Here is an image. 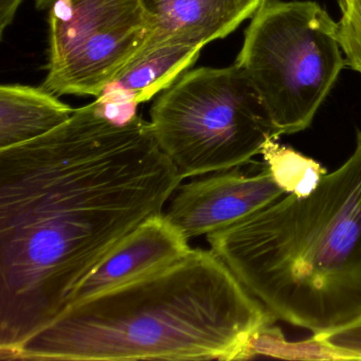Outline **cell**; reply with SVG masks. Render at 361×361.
I'll use <instances>...</instances> for the list:
<instances>
[{
    "instance_id": "1",
    "label": "cell",
    "mask_w": 361,
    "mask_h": 361,
    "mask_svg": "<svg viewBox=\"0 0 361 361\" xmlns=\"http://www.w3.org/2000/svg\"><path fill=\"white\" fill-rule=\"evenodd\" d=\"M137 107L105 90L48 134L0 149L3 360L181 185Z\"/></svg>"
},
{
    "instance_id": "2",
    "label": "cell",
    "mask_w": 361,
    "mask_h": 361,
    "mask_svg": "<svg viewBox=\"0 0 361 361\" xmlns=\"http://www.w3.org/2000/svg\"><path fill=\"white\" fill-rule=\"evenodd\" d=\"M274 317L213 252L65 306L6 360H247Z\"/></svg>"
},
{
    "instance_id": "3",
    "label": "cell",
    "mask_w": 361,
    "mask_h": 361,
    "mask_svg": "<svg viewBox=\"0 0 361 361\" xmlns=\"http://www.w3.org/2000/svg\"><path fill=\"white\" fill-rule=\"evenodd\" d=\"M207 240L276 320L314 336L360 322V130L310 195L285 194Z\"/></svg>"
},
{
    "instance_id": "4",
    "label": "cell",
    "mask_w": 361,
    "mask_h": 361,
    "mask_svg": "<svg viewBox=\"0 0 361 361\" xmlns=\"http://www.w3.org/2000/svg\"><path fill=\"white\" fill-rule=\"evenodd\" d=\"M234 64L279 137L303 132L346 66L339 25L316 1L269 0L252 16Z\"/></svg>"
},
{
    "instance_id": "5",
    "label": "cell",
    "mask_w": 361,
    "mask_h": 361,
    "mask_svg": "<svg viewBox=\"0 0 361 361\" xmlns=\"http://www.w3.org/2000/svg\"><path fill=\"white\" fill-rule=\"evenodd\" d=\"M149 115L158 145L183 179L240 168L280 138L235 64L187 71L160 94Z\"/></svg>"
},
{
    "instance_id": "6",
    "label": "cell",
    "mask_w": 361,
    "mask_h": 361,
    "mask_svg": "<svg viewBox=\"0 0 361 361\" xmlns=\"http://www.w3.org/2000/svg\"><path fill=\"white\" fill-rule=\"evenodd\" d=\"M52 94L98 98L139 58L154 25L141 0H56L49 11Z\"/></svg>"
},
{
    "instance_id": "7",
    "label": "cell",
    "mask_w": 361,
    "mask_h": 361,
    "mask_svg": "<svg viewBox=\"0 0 361 361\" xmlns=\"http://www.w3.org/2000/svg\"><path fill=\"white\" fill-rule=\"evenodd\" d=\"M283 195L266 164L255 173L235 168L179 185L166 214L191 240L228 227Z\"/></svg>"
},
{
    "instance_id": "8",
    "label": "cell",
    "mask_w": 361,
    "mask_h": 361,
    "mask_svg": "<svg viewBox=\"0 0 361 361\" xmlns=\"http://www.w3.org/2000/svg\"><path fill=\"white\" fill-rule=\"evenodd\" d=\"M191 249L189 238L166 213L154 215L122 238L77 283L66 305L166 267Z\"/></svg>"
},
{
    "instance_id": "9",
    "label": "cell",
    "mask_w": 361,
    "mask_h": 361,
    "mask_svg": "<svg viewBox=\"0 0 361 361\" xmlns=\"http://www.w3.org/2000/svg\"><path fill=\"white\" fill-rule=\"evenodd\" d=\"M141 1L155 31L139 58L164 44L183 42L204 47L225 39L245 20L252 18L262 5V0Z\"/></svg>"
},
{
    "instance_id": "10",
    "label": "cell",
    "mask_w": 361,
    "mask_h": 361,
    "mask_svg": "<svg viewBox=\"0 0 361 361\" xmlns=\"http://www.w3.org/2000/svg\"><path fill=\"white\" fill-rule=\"evenodd\" d=\"M71 105L41 87L9 84L0 87V149L44 136L75 113Z\"/></svg>"
},
{
    "instance_id": "11",
    "label": "cell",
    "mask_w": 361,
    "mask_h": 361,
    "mask_svg": "<svg viewBox=\"0 0 361 361\" xmlns=\"http://www.w3.org/2000/svg\"><path fill=\"white\" fill-rule=\"evenodd\" d=\"M202 49L204 46L183 42L154 48L135 61L106 90L120 92L138 105L147 102L187 73Z\"/></svg>"
},
{
    "instance_id": "12",
    "label": "cell",
    "mask_w": 361,
    "mask_h": 361,
    "mask_svg": "<svg viewBox=\"0 0 361 361\" xmlns=\"http://www.w3.org/2000/svg\"><path fill=\"white\" fill-rule=\"evenodd\" d=\"M264 161L285 194L304 197L318 187L327 170L318 161L271 139L262 151Z\"/></svg>"
},
{
    "instance_id": "13",
    "label": "cell",
    "mask_w": 361,
    "mask_h": 361,
    "mask_svg": "<svg viewBox=\"0 0 361 361\" xmlns=\"http://www.w3.org/2000/svg\"><path fill=\"white\" fill-rule=\"evenodd\" d=\"M274 357L289 360H354L343 350L329 345L314 336L302 341L286 340L280 327L272 323L259 329L251 339L248 359Z\"/></svg>"
},
{
    "instance_id": "14",
    "label": "cell",
    "mask_w": 361,
    "mask_h": 361,
    "mask_svg": "<svg viewBox=\"0 0 361 361\" xmlns=\"http://www.w3.org/2000/svg\"><path fill=\"white\" fill-rule=\"evenodd\" d=\"M339 41L346 66L361 75V0H339Z\"/></svg>"
},
{
    "instance_id": "15",
    "label": "cell",
    "mask_w": 361,
    "mask_h": 361,
    "mask_svg": "<svg viewBox=\"0 0 361 361\" xmlns=\"http://www.w3.org/2000/svg\"><path fill=\"white\" fill-rule=\"evenodd\" d=\"M316 338L348 353L354 360H361V321L325 335L316 336Z\"/></svg>"
},
{
    "instance_id": "16",
    "label": "cell",
    "mask_w": 361,
    "mask_h": 361,
    "mask_svg": "<svg viewBox=\"0 0 361 361\" xmlns=\"http://www.w3.org/2000/svg\"><path fill=\"white\" fill-rule=\"evenodd\" d=\"M24 0H0V37L3 39L6 29L13 23L16 12Z\"/></svg>"
},
{
    "instance_id": "17",
    "label": "cell",
    "mask_w": 361,
    "mask_h": 361,
    "mask_svg": "<svg viewBox=\"0 0 361 361\" xmlns=\"http://www.w3.org/2000/svg\"><path fill=\"white\" fill-rule=\"evenodd\" d=\"M56 0H35L37 10L50 9Z\"/></svg>"
},
{
    "instance_id": "18",
    "label": "cell",
    "mask_w": 361,
    "mask_h": 361,
    "mask_svg": "<svg viewBox=\"0 0 361 361\" xmlns=\"http://www.w3.org/2000/svg\"><path fill=\"white\" fill-rule=\"evenodd\" d=\"M267 1H269V0H262V5H263V4L267 3Z\"/></svg>"
}]
</instances>
